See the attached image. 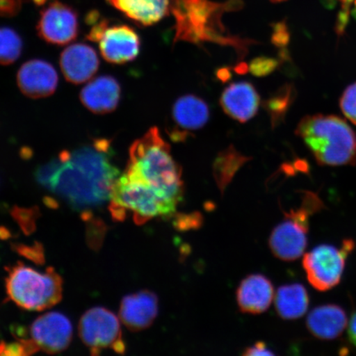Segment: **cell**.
I'll return each mask as SVG.
<instances>
[{
  "label": "cell",
  "instance_id": "obj_1",
  "mask_svg": "<svg viewBox=\"0 0 356 356\" xmlns=\"http://www.w3.org/2000/svg\"><path fill=\"white\" fill-rule=\"evenodd\" d=\"M64 163L50 191L76 210H91L110 202L120 176L113 163L111 142L95 139L73 151H61Z\"/></svg>",
  "mask_w": 356,
  "mask_h": 356
},
{
  "label": "cell",
  "instance_id": "obj_2",
  "mask_svg": "<svg viewBox=\"0 0 356 356\" xmlns=\"http://www.w3.org/2000/svg\"><path fill=\"white\" fill-rule=\"evenodd\" d=\"M127 175L144 182L172 202L179 204L184 194L181 168L157 127L150 128L129 151Z\"/></svg>",
  "mask_w": 356,
  "mask_h": 356
},
{
  "label": "cell",
  "instance_id": "obj_3",
  "mask_svg": "<svg viewBox=\"0 0 356 356\" xmlns=\"http://www.w3.org/2000/svg\"><path fill=\"white\" fill-rule=\"evenodd\" d=\"M176 19L175 42L199 44L216 42L229 46L245 56L252 43L226 33L221 24V15L232 3H215L209 0H172L171 3Z\"/></svg>",
  "mask_w": 356,
  "mask_h": 356
},
{
  "label": "cell",
  "instance_id": "obj_4",
  "mask_svg": "<svg viewBox=\"0 0 356 356\" xmlns=\"http://www.w3.org/2000/svg\"><path fill=\"white\" fill-rule=\"evenodd\" d=\"M296 134L320 165L338 167L356 163V135L345 120L334 115H308Z\"/></svg>",
  "mask_w": 356,
  "mask_h": 356
},
{
  "label": "cell",
  "instance_id": "obj_5",
  "mask_svg": "<svg viewBox=\"0 0 356 356\" xmlns=\"http://www.w3.org/2000/svg\"><path fill=\"white\" fill-rule=\"evenodd\" d=\"M109 202L114 220H123L131 213L137 225H143L154 218H170L177 207V203L126 172L115 181Z\"/></svg>",
  "mask_w": 356,
  "mask_h": 356
},
{
  "label": "cell",
  "instance_id": "obj_6",
  "mask_svg": "<svg viewBox=\"0 0 356 356\" xmlns=\"http://www.w3.org/2000/svg\"><path fill=\"white\" fill-rule=\"evenodd\" d=\"M6 291L8 298L22 309L42 311L60 301L63 282L53 268L41 273L19 264L8 269Z\"/></svg>",
  "mask_w": 356,
  "mask_h": 356
},
{
  "label": "cell",
  "instance_id": "obj_7",
  "mask_svg": "<svg viewBox=\"0 0 356 356\" xmlns=\"http://www.w3.org/2000/svg\"><path fill=\"white\" fill-rule=\"evenodd\" d=\"M322 200L313 193H306L302 206L296 210L284 212V220L273 231L270 248L273 254L283 261L300 258L308 244L309 219L323 208Z\"/></svg>",
  "mask_w": 356,
  "mask_h": 356
},
{
  "label": "cell",
  "instance_id": "obj_8",
  "mask_svg": "<svg viewBox=\"0 0 356 356\" xmlns=\"http://www.w3.org/2000/svg\"><path fill=\"white\" fill-rule=\"evenodd\" d=\"M86 22L90 26L87 39L99 43L102 56L109 63L126 64L139 56L140 35L131 26L111 24L96 11L88 13Z\"/></svg>",
  "mask_w": 356,
  "mask_h": 356
},
{
  "label": "cell",
  "instance_id": "obj_9",
  "mask_svg": "<svg viewBox=\"0 0 356 356\" xmlns=\"http://www.w3.org/2000/svg\"><path fill=\"white\" fill-rule=\"evenodd\" d=\"M353 239H345L341 246L322 244L306 253L302 266L311 286L318 291H327L340 283L346 261L354 250Z\"/></svg>",
  "mask_w": 356,
  "mask_h": 356
},
{
  "label": "cell",
  "instance_id": "obj_10",
  "mask_svg": "<svg viewBox=\"0 0 356 356\" xmlns=\"http://www.w3.org/2000/svg\"><path fill=\"white\" fill-rule=\"evenodd\" d=\"M79 332L83 343L93 355L106 349L113 350L119 354H123L126 350L118 318L102 307L89 309L82 316Z\"/></svg>",
  "mask_w": 356,
  "mask_h": 356
},
{
  "label": "cell",
  "instance_id": "obj_11",
  "mask_svg": "<svg viewBox=\"0 0 356 356\" xmlns=\"http://www.w3.org/2000/svg\"><path fill=\"white\" fill-rule=\"evenodd\" d=\"M30 338L20 341L28 355L37 350L60 353L70 344L73 327L70 319L58 312H49L35 320L30 327Z\"/></svg>",
  "mask_w": 356,
  "mask_h": 356
},
{
  "label": "cell",
  "instance_id": "obj_12",
  "mask_svg": "<svg viewBox=\"0 0 356 356\" xmlns=\"http://www.w3.org/2000/svg\"><path fill=\"white\" fill-rule=\"evenodd\" d=\"M37 30L39 37L44 42L65 46L78 37V13L74 8L55 0L42 10Z\"/></svg>",
  "mask_w": 356,
  "mask_h": 356
},
{
  "label": "cell",
  "instance_id": "obj_13",
  "mask_svg": "<svg viewBox=\"0 0 356 356\" xmlns=\"http://www.w3.org/2000/svg\"><path fill=\"white\" fill-rule=\"evenodd\" d=\"M173 127L168 132L171 139L184 141L191 132L200 130L210 119V108L206 102L197 96L184 95L178 99L172 109Z\"/></svg>",
  "mask_w": 356,
  "mask_h": 356
},
{
  "label": "cell",
  "instance_id": "obj_14",
  "mask_svg": "<svg viewBox=\"0 0 356 356\" xmlns=\"http://www.w3.org/2000/svg\"><path fill=\"white\" fill-rule=\"evenodd\" d=\"M57 71L49 62L35 59L25 62L17 74L20 91L30 99H39L51 96L58 87Z\"/></svg>",
  "mask_w": 356,
  "mask_h": 356
},
{
  "label": "cell",
  "instance_id": "obj_15",
  "mask_svg": "<svg viewBox=\"0 0 356 356\" xmlns=\"http://www.w3.org/2000/svg\"><path fill=\"white\" fill-rule=\"evenodd\" d=\"M60 65L67 81L81 84L95 76L100 61L95 49L87 44L77 43L62 51Z\"/></svg>",
  "mask_w": 356,
  "mask_h": 356
},
{
  "label": "cell",
  "instance_id": "obj_16",
  "mask_svg": "<svg viewBox=\"0 0 356 356\" xmlns=\"http://www.w3.org/2000/svg\"><path fill=\"white\" fill-rule=\"evenodd\" d=\"M80 101L91 113L104 115L113 113L122 99V87L118 80L111 75H102L84 87Z\"/></svg>",
  "mask_w": 356,
  "mask_h": 356
},
{
  "label": "cell",
  "instance_id": "obj_17",
  "mask_svg": "<svg viewBox=\"0 0 356 356\" xmlns=\"http://www.w3.org/2000/svg\"><path fill=\"white\" fill-rule=\"evenodd\" d=\"M158 313V297L149 291H142L124 297L120 306V318L133 332L149 327L157 318Z\"/></svg>",
  "mask_w": 356,
  "mask_h": 356
},
{
  "label": "cell",
  "instance_id": "obj_18",
  "mask_svg": "<svg viewBox=\"0 0 356 356\" xmlns=\"http://www.w3.org/2000/svg\"><path fill=\"white\" fill-rule=\"evenodd\" d=\"M220 104L229 118L244 123L257 113L260 96L251 83L236 82L222 92Z\"/></svg>",
  "mask_w": 356,
  "mask_h": 356
},
{
  "label": "cell",
  "instance_id": "obj_19",
  "mask_svg": "<svg viewBox=\"0 0 356 356\" xmlns=\"http://www.w3.org/2000/svg\"><path fill=\"white\" fill-rule=\"evenodd\" d=\"M274 299V288L270 280L264 275H249L240 283L237 301L243 313L259 314L269 309Z\"/></svg>",
  "mask_w": 356,
  "mask_h": 356
},
{
  "label": "cell",
  "instance_id": "obj_20",
  "mask_svg": "<svg viewBox=\"0 0 356 356\" xmlns=\"http://www.w3.org/2000/svg\"><path fill=\"white\" fill-rule=\"evenodd\" d=\"M306 325L312 335L318 339L334 340L341 337L346 330L347 316L340 306L321 305L310 312Z\"/></svg>",
  "mask_w": 356,
  "mask_h": 356
},
{
  "label": "cell",
  "instance_id": "obj_21",
  "mask_svg": "<svg viewBox=\"0 0 356 356\" xmlns=\"http://www.w3.org/2000/svg\"><path fill=\"white\" fill-rule=\"evenodd\" d=\"M111 6L140 26L157 24L168 15L170 0H106Z\"/></svg>",
  "mask_w": 356,
  "mask_h": 356
},
{
  "label": "cell",
  "instance_id": "obj_22",
  "mask_svg": "<svg viewBox=\"0 0 356 356\" xmlns=\"http://www.w3.org/2000/svg\"><path fill=\"white\" fill-rule=\"evenodd\" d=\"M275 305L280 317L286 320L300 318L309 309L308 292L300 284L280 287L275 295Z\"/></svg>",
  "mask_w": 356,
  "mask_h": 356
},
{
  "label": "cell",
  "instance_id": "obj_23",
  "mask_svg": "<svg viewBox=\"0 0 356 356\" xmlns=\"http://www.w3.org/2000/svg\"><path fill=\"white\" fill-rule=\"evenodd\" d=\"M250 158L240 154L233 145L218 154L213 166V175L220 190L224 191L240 168Z\"/></svg>",
  "mask_w": 356,
  "mask_h": 356
},
{
  "label": "cell",
  "instance_id": "obj_24",
  "mask_svg": "<svg viewBox=\"0 0 356 356\" xmlns=\"http://www.w3.org/2000/svg\"><path fill=\"white\" fill-rule=\"evenodd\" d=\"M24 42L20 35L10 28H0V65H10L22 55Z\"/></svg>",
  "mask_w": 356,
  "mask_h": 356
},
{
  "label": "cell",
  "instance_id": "obj_25",
  "mask_svg": "<svg viewBox=\"0 0 356 356\" xmlns=\"http://www.w3.org/2000/svg\"><path fill=\"white\" fill-rule=\"evenodd\" d=\"M291 91L289 87H284L265 102L264 106L269 113L273 126H277L284 118V114L291 105Z\"/></svg>",
  "mask_w": 356,
  "mask_h": 356
},
{
  "label": "cell",
  "instance_id": "obj_26",
  "mask_svg": "<svg viewBox=\"0 0 356 356\" xmlns=\"http://www.w3.org/2000/svg\"><path fill=\"white\" fill-rule=\"evenodd\" d=\"M64 163V156L62 152L57 157L52 159L51 161L39 166L34 172L35 181L42 188L50 191L55 178L60 172Z\"/></svg>",
  "mask_w": 356,
  "mask_h": 356
},
{
  "label": "cell",
  "instance_id": "obj_27",
  "mask_svg": "<svg viewBox=\"0 0 356 356\" xmlns=\"http://www.w3.org/2000/svg\"><path fill=\"white\" fill-rule=\"evenodd\" d=\"M340 108L345 117L356 126V82L350 84L342 93Z\"/></svg>",
  "mask_w": 356,
  "mask_h": 356
},
{
  "label": "cell",
  "instance_id": "obj_28",
  "mask_svg": "<svg viewBox=\"0 0 356 356\" xmlns=\"http://www.w3.org/2000/svg\"><path fill=\"white\" fill-rule=\"evenodd\" d=\"M278 62L273 58L261 56L251 62L248 67L249 71L257 77L266 76L277 69Z\"/></svg>",
  "mask_w": 356,
  "mask_h": 356
},
{
  "label": "cell",
  "instance_id": "obj_29",
  "mask_svg": "<svg viewBox=\"0 0 356 356\" xmlns=\"http://www.w3.org/2000/svg\"><path fill=\"white\" fill-rule=\"evenodd\" d=\"M22 0H0V16L12 17L21 10Z\"/></svg>",
  "mask_w": 356,
  "mask_h": 356
},
{
  "label": "cell",
  "instance_id": "obj_30",
  "mask_svg": "<svg viewBox=\"0 0 356 356\" xmlns=\"http://www.w3.org/2000/svg\"><path fill=\"white\" fill-rule=\"evenodd\" d=\"M244 355H274L273 351L264 342H257L254 346L249 347L243 353Z\"/></svg>",
  "mask_w": 356,
  "mask_h": 356
},
{
  "label": "cell",
  "instance_id": "obj_31",
  "mask_svg": "<svg viewBox=\"0 0 356 356\" xmlns=\"http://www.w3.org/2000/svg\"><path fill=\"white\" fill-rule=\"evenodd\" d=\"M338 1L341 3L342 8H343V15L341 19V24L343 26L348 17L349 13H350V11L356 12V0H338Z\"/></svg>",
  "mask_w": 356,
  "mask_h": 356
},
{
  "label": "cell",
  "instance_id": "obj_32",
  "mask_svg": "<svg viewBox=\"0 0 356 356\" xmlns=\"http://www.w3.org/2000/svg\"><path fill=\"white\" fill-rule=\"evenodd\" d=\"M347 334H348L350 343L356 348V311L351 316Z\"/></svg>",
  "mask_w": 356,
  "mask_h": 356
},
{
  "label": "cell",
  "instance_id": "obj_33",
  "mask_svg": "<svg viewBox=\"0 0 356 356\" xmlns=\"http://www.w3.org/2000/svg\"><path fill=\"white\" fill-rule=\"evenodd\" d=\"M288 35L284 33V31H280L279 28L275 31L273 38V41L277 46H282L287 42Z\"/></svg>",
  "mask_w": 356,
  "mask_h": 356
},
{
  "label": "cell",
  "instance_id": "obj_34",
  "mask_svg": "<svg viewBox=\"0 0 356 356\" xmlns=\"http://www.w3.org/2000/svg\"><path fill=\"white\" fill-rule=\"evenodd\" d=\"M6 347L4 344H0V355H6Z\"/></svg>",
  "mask_w": 356,
  "mask_h": 356
},
{
  "label": "cell",
  "instance_id": "obj_35",
  "mask_svg": "<svg viewBox=\"0 0 356 356\" xmlns=\"http://www.w3.org/2000/svg\"><path fill=\"white\" fill-rule=\"evenodd\" d=\"M33 1L38 4V6H42L44 3H46L47 0H33Z\"/></svg>",
  "mask_w": 356,
  "mask_h": 356
},
{
  "label": "cell",
  "instance_id": "obj_36",
  "mask_svg": "<svg viewBox=\"0 0 356 356\" xmlns=\"http://www.w3.org/2000/svg\"><path fill=\"white\" fill-rule=\"evenodd\" d=\"M270 1H273V2H282V1H286V0H270Z\"/></svg>",
  "mask_w": 356,
  "mask_h": 356
}]
</instances>
